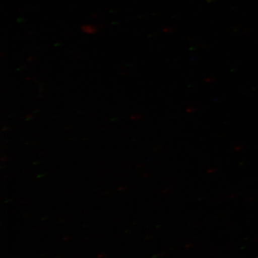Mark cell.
Returning a JSON list of instances; mask_svg holds the SVG:
<instances>
[{"label": "cell", "mask_w": 258, "mask_h": 258, "mask_svg": "<svg viewBox=\"0 0 258 258\" xmlns=\"http://www.w3.org/2000/svg\"><path fill=\"white\" fill-rule=\"evenodd\" d=\"M83 31L86 32V33H94L95 31H96V28H93V26H91V25H85L84 27L82 28Z\"/></svg>", "instance_id": "cell-1"}]
</instances>
